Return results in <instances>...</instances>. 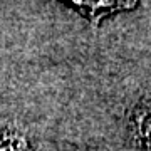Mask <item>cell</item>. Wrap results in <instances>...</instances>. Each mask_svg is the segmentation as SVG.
I'll list each match as a JSON object with an SVG mask.
<instances>
[{
    "label": "cell",
    "instance_id": "7a4b0ae2",
    "mask_svg": "<svg viewBox=\"0 0 151 151\" xmlns=\"http://www.w3.org/2000/svg\"><path fill=\"white\" fill-rule=\"evenodd\" d=\"M141 136H143V145L146 151H151V116L146 118L141 124Z\"/></svg>",
    "mask_w": 151,
    "mask_h": 151
},
{
    "label": "cell",
    "instance_id": "6da1fadb",
    "mask_svg": "<svg viewBox=\"0 0 151 151\" xmlns=\"http://www.w3.org/2000/svg\"><path fill=\"white\" fill-rule=\"evenodd\" d=\"M0 151H29L25 139L14 133L0 134Z\"/></svg>",
    "mask_w": 151,
    "mask_h": 151
}]
</instances>
